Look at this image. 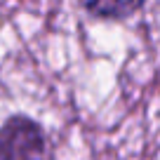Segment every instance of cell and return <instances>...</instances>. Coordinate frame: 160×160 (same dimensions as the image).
I'll return each mask as SVG.
<instances>
[{
	"label": "cell",
	"instance_id": "cell-1",
	"mask_svg": "<svg viewBox=\"0 0 160 160\" xmlns=\"http://www.w3.org/2000/svg\"><path fill=\"white\" fill-rule=\"evenodd\" d=\"M0 160H47L42 127L26 115H12L0 127Z\"/></svg>",
	"mask_w": 160,
	"mask_h": 160
},
{
	"label": "cell",
	"instance_id": "cell-2",
	"mask_svg": "<svg viewBox=\"0 0 160 160\" xmlns=\"http://www.w3.org/2000/svg\"><path fill=\"white\" fill-rule=\"evenodd\" d=\"M146 0H80L90 14L101 17V19H120L132 12H137Z\"/></svg>",
	"mask_w": 160,
	"mask_h": 160
}]
</instances>
